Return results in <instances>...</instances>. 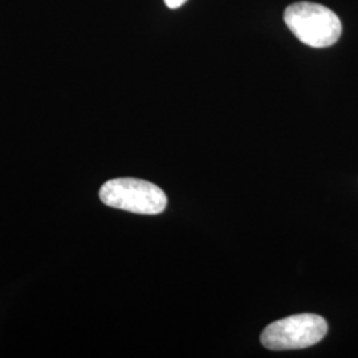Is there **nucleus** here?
Wrapping results in <instances>:
<instances>
[{
  "instance_id": "nucleus-1",
  "label": "nucleus",
  "mask_w": 358,
  "mask_h": 358,
  "mask_svg": "<svg viewBox=\"0 0 358 358\" xmlns=\"http://www.w3.org/2000/svg\"><path fill=\"white\" fill-rule=\"evenodd\" d=\"M284 22L296 38L313 48L336 44L343 34L340 17L332 10L310 1H299L287 7Z\"/></svg>"
},
{
  "instance_id": "nucleus-2",
  "label": "nucleus",
  "mask_w": 358,
  "mask_h": 358,
  "mask_svg": "<svg viewBox=\"0 0 358 358\" xmlns=\"http://www.w3.org/2000/svg\"><path fill=\"white\" fill-rule=\"evenodd\" d=\"M103 205L142 215L161 214L167 198L154 183L136 178H117L103 183L100 190Z\"/></svg>"
},
{
  "instance_id": "nucleus-3",
  "label": "nucleus",
  "mask_w": 358,
  "mask_h": 358,
  "mask_svg": "<svg viewBox=\"0 0 358 358\" xmlns=\"http://www.w3.org/2000/svg\"><path fill=\"white\" fill-rule=\"evenodd\" d=\"M327 332L328 324L321 316L301 313L269 324L260 341L271 350L304 349L320 343Z\"/></svg>"
},
{
  "instance_id": "nucleus-4",
  "label": "nucleus",
  "mask_w": 358,
  "mask_h": 358,
  "mask_svg": "<svg viewBox=\"0 0 358 358\" xmlns=\"http://www.w3.org/2000/svg\"><path fill=\"white\" fill-rule=\"evenodd\" d=\"M186 1L187 0H165V4L171 10H177L179 7H182Z\"/></svg>"
}]
</instances>
